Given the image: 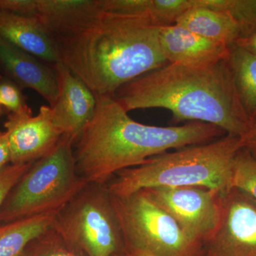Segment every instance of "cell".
<instances>
[{"mask_svg": "<svg viewBox=\"0 0 256 256\" xmlns=\"http://www.w3.org/2000/svg\"><path fill=\"white\" fill-rule=\"evenodd\" d=\"M206 0L183 13L176 24L204 38L230 46L240 37V28L235 18L227 12L204 8Z\"/></svg>", "mask_w": 256, "mask_h": 256, "instance_id": "obj_16", "label": "cell"}, {"mask_svg": "<svg viewBox=\"0 0 256 256\" xmlns=\"http://www.w3.org/2000/svg\"><path fill=\"white\" fill-rule=\"evenodd\" d=\"M0 74L22 89L38 92L50 107L58 97V82L53 66L0 38Z\"/></svg>", "mask_w": 256, "mask_h": 256, "instance_id": "obj_12", "label": "cell"}, {"mask_svg": "<svg viewBox=\"0 0 256 256\" xmlns=\"http://www.w3.org/2000/svg\"><path fill=\"white\" fill-rule=\"evenodd\" d=\"M4 126L12 164L34 162L50 153L64 136L54 122L50 106H42L36 116L8 114Z\"/></svg>", "mask_w": 256, "mask_h": 256, "instance_id": "obj_10", "label": "cell"}, {"mask_svg": "<svg viewBox=\"0 0 256 256\" xmlns=\"http://www.w3.org/2000/svg\"><path fill=\"white\" fill-rule=\"evenodd\" d=\"M11 164V152L6 131L0 130V170Z\"/></svg>", "mask_w": 256, "mask_h": 256, "instance_id": "obj_25", "label": "cell"}, {"mask_svg": "<svg viewBox=\"0 0 256 256\" xmlns=\"http://www.w3.org/2000/svg\"><path fill=\"white\" fill-rule=\"evenodd\" d=\"M0 38L50 65L60 62L54 38L36 16L0 10Z\"/></svg>", "mask_w": 256, "mask_h": 256, "instance_id": "obj_14", "label": "cell"}, {"mask_svg": "<svg viewBox=\"0 0 256 256\" xmlns=\"http://www.w3.org/2000/svg\"><path fill=\"white\" fill-rule=\"evenodd\" d=\"M6 112H8L5 110L4 108L0 104V118H1L2 116L4 114H6Z\"/></svg>", "mask_w": 256, "mask_h": 256, "instance_id": "obj_29", "label": "cell"}, {"mask_svg": "<svg viewBox=\"0 0 256 256\" xmlns=\"http://www.w3.org/2000/svg\"><path fill=\"white\" fill-rule=\"evenodd\" d=\"M0 10L15 14L36 16V0H0Z\"/></svg>", "mask_w": 256, "mask_h": 256, "instance_id": "obj_24", "label": "cell"}, {"mask_svg": "<svg viewBox=\"0 0 256 256\" xmlns=\"http://www.w3.org/2000/svg\"><path fill=\"white\" fill-rule=\"evenodd\" d=\"M0 104L8 114H32L22 89L11 79L0 74Z\"/></svg>", "mask_w": 256, "mask_h": 256, "instance_id": "obj_21", "label": "cell"}, {"mask_svg": "<svg viewBox=\"0 0 256 256\" xmlns=\"http://www.w3.org/2000/svg\"><path fill=\"white\" fill-rule=\"evenodd\" d=\"M114 256H151L143 252H139L137 250H133V249L128 248H124L118 254H114Z\"/></svg>", "mask_w": 256, "mask_h": 256, "instance_id": "obj_28", "label": "cell"}, {"mask_svg": "<svg viewBox=\"0 0 256 256\" xmlns=\"http://www.w3.org/2000/svg\"><path fill=\"white\" fill-rule=\"evenodd\" d=\"M229 66L242 105L252 122L256 120V55L234 44L230 46Z\"/></svg>", "mask_w": 256, "mask_h": 256, "instance_id": "obj_18", "label": "cell"}, {"mask_svg": "<svg viewBox=\"0 0 256 256\" xmlns=\"http://www.w3.org/2000/svg\"><path fill=\"white\" fill-rule=\"evenodd\" d=\"M159 38L169 64L204 68L228 58L230 46L204 38L176 24L160 28Z\"/></svg>", "mask_w": 256, "mask_h": 256, "instance_id": "obj_13", "label": "cell"}, {"mask_svg": "<svg viewBox=\"0 0 256 256\" xmlns=\"http://www.w3.org/2000/svg\"><path fill=\"white\" fill-rule=\"evenodd\" d=\"M114 97L128 112L164 108L175 122L213 124L237 137L252 124L227 60L204 68L168 64L124 84Z\"/></svg>", "mask_w": 256, "mask_h": 256, "instance_id": "obj_2", "label": "cell"}, {"mask_svg": "<svg viewBox=\"0 0 256 256\" xmlns=\"http://www.w3.org/2000/svg\"><path fill=\"white\" fill-rule=\"evenodd\" d=\"M53 226L86 256H114L124 246L106 184H87L58 212Z\"/></svg>", "mask_w": 256, "mask_h": 256, "instance_id": "obj_7", "label": "cell"}, {"mask_svg": "<svg viewBox=\"0 0 256 256\" xmlns=\"http://www.w3.org/2000/svg\"><path fill=\"white\" fill-rule=\"evenodd\" d=\"M236 46L256 55V31L246 37H240L236 42Z\"/></svg>", "mask_w": 256, "mask_h": 256, "instance_id": "obj_27", "label": "cell"}, {"mask_svg": "<svg viewBox=\"0 0 256 256\" xmlns=\"http://www.w3.org/2000/svg\"><path fill=\"white\" fill-rule=\"evenodd\" d=\"M230 186L246 192L256 201V156L246 148H242L235 156Z\"/></svg>", "mask_w": 256, "mask_h": 256, "instance_id": "obj_20", "label": "cell"}, {"mask_svg": "<svg viewBox=\"0 0 256 256\" xmlns=\"http://www.w3.org/2000/svg\"><path fill=\"white\" fill-rule=\"evenodd\" d=\"M160 28L146 18L104 11L55 41L60 62L96 96H114L124 84L169 64L160 46Z\"/></svg>", "mask_w": 256, "mask_h": 256, "instance_id": "obj_3", "label": "cell"}, {"mask_svg": "<svg viewBox=\"0 0 256 256\" xmlns=\"http://www.w3.org/2000/svg\"><path fill=\"white\" fill-rule=\"evenodd\" d=\"M226 12L238 23L240 37L256 31V0H228Z\"/></svg>", "mask_w": 256, "mask_h": 256, "instance_id": "obj_22", "label": "cell"}, {"mask_svg": "<svg viewBox=\"0 0 256 256\" xmlns=\"http://www.w3.org/2000/svg\"><path fill=\"white\" fill-rule=\"evenodd\" d=\"M33 163L25 164H10L0 170V208L10 192Z\"/></svg>", "mask_w": 256, "mask_h": 256, "instance_id": "obj_23", "label": "cell"}, {"mask_svg": "<svg viewBox=\"0 0 256 256\" xmlns=\"http://www.w3.org/2000/svg\"><path fill=\"white\" fill-rule=\"evenodd\" d=\"M142 190L194 240L204 245L214 234L220 218L218 192L198 186Z\"/></svg>", "mask_w": 256, "mask_h": 256, "instance_id": "obj_8", "label": "cell"}, {"mask_svg": "<svg viewBox=\"0 0 256 256\" xmlns=\"http://www.w3.org/2000/svg\"><path fill=\"white\" fill-rule=\"evenodd\" d=\"M220 218L204 256H256V201L238 188L220 194Z\"/></svg>", "mask_w": 256, "mask_h": 256, "instance_id": "obj_9", "label": "cell"}, {"mask_svg": "<svg viewBox=\"0 0 256 256\" xmlns=\"http://www.w3.org/2000/svg\"><path fill=\"white\" fill-rule=\"evenodd\" d=\"M58 212L0 224V256H23L28 244L52 226Z\"/></svg>", "mask_w": 256, "mask_h": 256, "instance_id": "obj_17", "label": "cell"}, {"mask_svg": "<svg viewBox=\"0 0 256 256\" xmlns=\"http://www.w3.org/2000/svg\"><path fill=\"white\" fill-rule=\"evenodd\" d=\"M58 82V94L52 107V119L64 136L75 143L95 114L96 96L82 79L62 62L53 65Z\"/></svg>", "mask_w": 256, "mask_h": 256, "instance_id": "obj_11", "label": "cell"}, {"mask_svg": "<svg viewBox=\"0 0 256 256\" xmlns=\"http://www.w3.org/2000/svg\"><path fill=\"white\" fill-rule=\"evenodd\" d=\"M74 141L60 138L50 153L35 161L0 208V224L58 212L87 182L78 174Z\"/></svg>", "mask_w": 256, "mask_h": 256, "instance_id": "obj_5", "label": "cell"}, {"mask_svg": "<svg viewBox=\"0 0 256 256\" xmlns=\"http://www.w3.org/2000/svg\"><path fill=\"white\" fill-rule=\"evenodd\" d=\"M244 148L240 137L226 134L214 140L184 146L117 173L106 186L112 196L146 188L198 186L220 194L232 188V166Z\"/></svg>", "mask_w": 256, "mask_h": 256, "instance_id": "obj_4", "label": "cell"}, {"mask_svg": "<svg viewBox=\"0 0 256 256\" xmlns=\"http://www.w3.org/2000/svg\"><path fill=\"white\" fill-rule=\"evenodd\" d=\"M95 114L74 143L77 172L88 184H106L149 158L223 136L213 124L190 122L159 127L136 122L114 96H96Z\"/></svg>", "mask_w": 256, "mask_h": 256, "instance_id": "obj_1", "label": "cell"}, {"mask_svg": "<svg viewBox=\"0 0 256 256\" xmlns=\"http://www.w3.org/2000/svg\"><path fill=\"white\" fill-rule=\"evenodd\" d=\"M23 256H86L67 242L52 225L28 244Z\"/></svg>", "mask_w": 256, "mask_h": 256, "instance_id": "obj_19", "label": "cell"}, {"mask_svg": "<svg viewBox=\"0 0 256 256\" xmlns=\"http://www.w3.org/2000/svg\"><path fill=\"white\" fill-rule=\"evenodd\" d=\"M240 139L244 148H246L256 154V120L252 122L248 132Z\"/></svg>", "mask_w": 256, "mask_h": 256, "instance_id": "obj_26", "label": "cell"}, {"mask_svg": "<svg viewBox=\"0 0 256 256\" xmlns=\"http://www.w3.org/2000/svg\"><path fill=\"white\" fill-rule=\"evenodd\" d=\"M36 1V16L54 40L79 31L104 12L101 0Z\"/></svg>", "mask_w": 256, "mask_h": 256, "instance_id": "obj_15", "label": "cell"}, {"mask_svg": "<svg viewBox=\"0 0 256 256\" xmlns=\"http://www.w3.org/2000/svg\"><path fill=\"white\" fill-rule=\"evenodd\" d=\"M111 198L124 247L151 256H204V244L188 236L144 190Z\"/></svg>", "mask_w": 256, "mask_h": 256, "instance_id": "obj_6", "label": "cell"}]
</instances>
